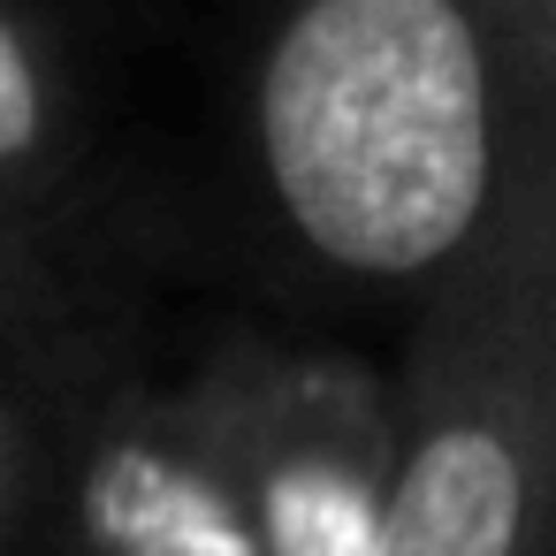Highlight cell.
Returning <instances> with one entry per match:
<instances>
[{"mask_svg":"<svg viewBox=\"0 0 556 556\" xmlns=\"http://www.w3.org/2000/svg\"><path fill=\"white\" fill-rule=\"evenodd\" d=\"M556 503V184L412 305L389 366L374 556H548Z\"/></svg>","mask_w":556,"mask_h":556,"instance_id":"cell-2","label":"cell"},{"mask_svg":"<svg viewBox=\"0 0 556 556\" xmlns=\"http://www.w3.org/2000/svg\"><path fill=\"white\" fill-rule=\"evenodd\" d=\"M39 518L62 556H260L237 450L199 366L184 381H62L47 427Z\"/></svg>","mask_w":556,"mask_h":556,"instance_id":"cell-3","label":"cell"},{"mask_svg":"<svg viewBox=\"0 0 556 556\" xmlns=\"http://www.w3.org/2000/svg\"><path fill=\"white\" fill-rule=\"evenodd\" d=\"M77 161V100L24 0H0V214L31 229Z\"/></svg>","mask_w":556,"mask_h":556,"instance_id":"cell-5","label":"cell"},{"mask_svg":"<svg viewBox=\"0 0 556 556\" xmlns=\"http://www.w3.org/2000/svg\"><path fill=\"white\" fill-rule=\"evenodd\" d=\"M252 161L305 267L419 305L556 184L548 0H290Z\"/></svg>","mask_w":556,"mask_h":556,"instance_id":"cell-1","label":"cell"},{"mask_svg":"<svg viewBox=\"0 0 556 556\" xmlns=\"http://www.w3.org/2000/svg\"><path fill=\"white\" fill-rule=\"evenodd\" d=\"M62 358L31 343V313L0 320V556H24L39 526V480H47V427L62 396Z\"/></svg>","mask_w":556,"mask_h":556,"instance_id":"cell-6","label":"cell"},{"mask_svg":"<svg viewBox=\"0 0 556 556\" xmlns=\"http://www.w3.org/2000/svg\"><path fill=\"white\" fill-rule=\"evenodd\" d=\"M31 229H16L9 214H0V320L31 313Z\"/></svg>","mask_w":556,"mask_h":556,"instance_id":"cell-7","label":"cell"},{"mask_svg":"<svg viewBox=\"0 0 556 556\" xmlns=\"http://www.w3.org/2000/svg\"><path fill=\"white\" fill-rule=\"evenodd\" d=\"M222 404L260 556H374L389 480V366L229 336L199 358Z\"/></svg>","mask_w":556,"mask_h":556,"instance_id":"cell-4","label":"cell"}]
</instances>
